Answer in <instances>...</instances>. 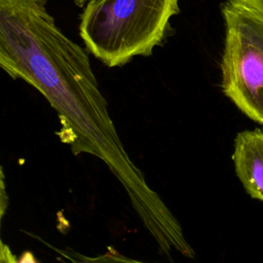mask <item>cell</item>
<instances>
[{
	"mask_svg": "<svg viewBox=\"0 0 263 263\" xmlns=\"http://www.w3.org/2000/svg\"><path fill=\"white\" fill-rule=\"evenodd\" d=\"M0 66L47 100L60 120L57 135L75 155L107 165L152 237L175 228L178 219L119 138L87 52L60 29L46 0H0Z\"/></svg>",
	"mask_w": 263,
	"mask_h": 263,
	"instance_id": "cell-1",
	"label": "cell"
},
{
	"mask_svg": "<svg viewBox=\"0 0 263 263\" xmlns=\"http://www.w3.org/2000/svg\"><path fill=\"white\" fill-rule=\"evenodd\" d=\"M179 0H90L80 15L86 49L109 68L149 57L166 37Z\"/></svg>",
	"mask_w": 263,
	"mask_h": 263,
	"instance_id": "cell-2",
	"label": "cell"
},
{
	"mask_svg": "<svg viewBox=\"0 0 263 263\" xmlns=\"http://www.w3.org/2000/svg\"><path fill=\"white\" fill-rule=\"evenodd\" d=\"M221 14L222 90L243 114L263 125V50L232 11L221 5Z\"/></svg>",
	"mask_w": 263,
	"mask_h": 263,
	"instance_id": "cell-3",
	"label": "cell"
},
{
	"mask_svg": "<svg viewBox=\"0 0 263 263\" xmlns=\"http://www.w3.org/2000/svg\"><path fill=\"white\" fill-rule=\"evenodd\" d=\"M232 160L247 192L263 201V129L238 133L234 139Z\"/></svg>",
	"mask_w": 263,
	"mask_h": 263,
	"instance_id": "cell-4",
	"label": "cell"
},
{
	"mask_svg": "<svg viewBox=\"0 0 263 263\" xmlns=\"http://www.w3.org/2000/svg\"><path fill=\"white\" fill-rule=\"evenodd\" d=\"M222 5L236 15L263 50V0H225Z\"/></svg>",
	"mask_w": 263,
	"mask_h": 263,
	"instance_id": "cell-5",
	"label": "cell"
},
{
	"mask_svg": "<svg viewBox=\"0 0 263 263\" xmlns=\"http://www.w3.org/2000/svg\"><path fill=\"white\" fill-rule=\"evenodd\" d=\"M58 253L61 255L60 260L64 261V263H147L126 257L111 247H108L104 253L96 256H85L73 251L61 250Z\"/></svg>",
	"mask_w": 263,
	"mask_h": 263,
	"instance_id": "cell-6",
	"label": "cell"
},
{
	"mask_svg": "<svg viewBox=\"0 0 263 263\" xmlns=\"http://www.w3.org/2000/svg\"><path fill=\"white\" fill-rule=\"evenodd\" d=\"M0 263H17V259L13 255L9 246L2 240L0 243Z\"/></svg>",
	"mask_w": 263,
	"mask_h": 263,
	"instance_id": "cell-7",
	"label": "cell"
},
{
	"mask_svg": "<svg viewBox=\"0 0 263 263\" xmlns=\"http://www.w3.org/2000/svg\"><path fill=\"white\" fill-rule=\"evenodd\" d=\"M17 263H38L32 252L26 251L17 259Z\"/></svg>",
	"mask_w": 263,
	"mask_h": 263,
	"instance_id": "cell-8",
	"label": "cell"
},
{
	"mask_svg": "<svg viewBox=\"0 0 263 263\" xmlns=\"http://www.w3.org/2000/svg\"><path fill=\"white\" fill-rule=\"evenodd\" d=\"M78 5H82V4H86L88 1L90 0H74Z\"/></svg>",
	"mask_w": 263,
	"mask_h": 263,
	"instance_id": "cell-9",
	"label": "cell"
}]
</instances>
